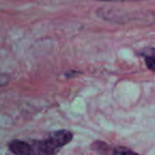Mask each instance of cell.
Returning a JSON list of instances; mask_svg holds the SVG:
<instances>
[{"label":"cell","instance_id":"cell-1","mask_svg":"<svg viewBox=\"0 0 155 155\" xmlns=\"http://www.w3.org/2000/svg\"><path fill=\"white\" fill-rule=\"evenodd\" d=\"M72 138V132L58 130L41 140L14 139L8 143V148L15 155H56Z\"/></svg>","mask_w":155,"mask_h":155},{"label":"cell","instance_id":"cell-2","mask_svg":"<svg viewBox=\"0 0 155 155\" xmlns=\"http://www.w3.org/2000/svg\"><path fill=\"white\" fill-rule=\"evenodd\" d=\"M91 149L99 155H140L127 147H110L102 141H95Z\"/></svg>","mask_w":155,"mask_h":155},{"label":"cell","instance_id":"cell-3","mask_svg":"<svg viewBox=\"0 0 155 155\" xmlns=\"http://www.w3.org/2000/svg\"><path fill=\"white\" fill-rule=\"evenodd\" d=\"M139 54L144 58V62H146V64H147V67H148L151 71H154V66H155L154 49H153V48L144 49L143 51L139 52Z\"/></svg>","mask_w":155,"mask_h":155},{"label":"cell","instance_id":"cell-4","mask_svg":"<svg viewBox=\"0 0 155 155\" xmlns=\"http://www.w3.org/2000/svg\"><path fill=\"white\" fill-rule=\"evenodd\" d=\"M97 1H104V2H127V1H138V0H97Z\"/></svg>","mask_w":155,"mask_h":155}]
</instances>
